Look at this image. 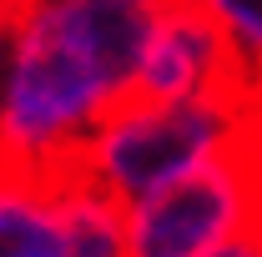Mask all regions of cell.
<instances>
[{
  "label": "cell",
  "mask_w": 262,
  "mask_h": 257,
  "mask_svg": "<svg viewBox=\"0 0 262 257\" xmlns=\"http://www.w3.org/2000/svg\"><path fill=\"white\" fill-rule=\"evenodd\" d=\"M151 5H196V0H151Z\"/></svg>",
  "instance_id": "8"
},
{
  "label": "cell",
  "mask_w": 262,
  "mask_h": 257,
  "mask_svg": "<svg viewBox=\"0 0 262 257\" xmlns=\"http://www.w3.org/2000/svg\"><path fill=\"white\" fill-rule=\"evenodd\" d=\"M0 76H5V10H0Z\"/></svg>",
  "instance_id": "7"
},
{
  "label": "cell",
  "mask_w": 262,
  "mask_h": 257,
  "mask_svg": "<svg viewBox=\"0 0 262 257\" xmlns=\"http://www.w3.org/2000/svg\"><path fill=\"white\" fill-rule=\"evenodd\" d=\"M0 192L51 197L86 177V141L136 86L151 0H0Z\"/></svg>",
  "instance_id": "1"
},
{
  "label": "cell",
  "mask_w": 262,
  "mask_h": 257,
  "mask_svg": "<svg viewBox=\"0 0 262 257\" xmlns=\"http://www.w3.org/2000/svg\"><path fill=\"white\" fill-rule=\"evenodd\" d=\"M217 20V31L227 35L232 56L262 81V0H202Z\"/></svg>",
  "instance_id": "5"
},
{
  "label": "cell",
  "mask_w": 262,
  "mask_h": 257,
  "mask_svg": "<svg viewBox=\"0 0 262 257\" xmlns=\"http://www.w3.org/2000/svg\"><path fill=\"white\" fill-rule=\"evenodd\" d=\"M237 76H252L247 66L232 56L227 35L217 31L212 10L196 5H157V20L146 35V56L136 71V101H182L217 91Z\"/></svg>",
  "instance_id": "3"
},
{
  "label": "cell",
  "mask_w": 262,
  "mask_h": 257,
  "mask_svg": "<svg viewBox=\"0 0 262 257\" xmlns=\"http://www.w3.org/2000/svg\"><path fill=\"white\" fill-rule=\"evenodd\" d=\"M257 96H262L257 76H237V81L217 86V91L182 96V101L126 96L91 131V141H86V177L106 197L131 207L146 192L166 187L171 177H182L187 166H196L202 157H212Z\"/></svg>",
  "instance_id": "2"
},
{
  "label": "cell",
  "mask_w": 262,
  "mask_h": 257,
  "mask_svg": "<svg viewBox=\"0 0 262 257\" xmlns=\"http://www.w3.org/2000/svg\"><path fill=\"white\" fill-rule=\"evenodd\" d=\"M207 257H262V227H257V232L232 237V242H222V247H212Z\"/></svg>",
  "instance_id": "6"
},
{
  "label": "cell",
  "mask_w": 262,
  "mask_h": 257,
  "mask_svg": "<svg viewBox=\"0 0 262 257\" xmlns=\"http://www.w3.org/2000/svg\"><path fill=\"white\" fill-rule=\"evenodd\" d=\"M0 257H71L56 197L0 192Z\"/></svg>",
  "instance_id": "4"
}]
</instances>
